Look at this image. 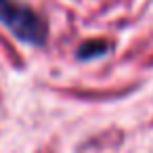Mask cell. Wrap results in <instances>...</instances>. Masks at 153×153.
<instances>
[{
	"mask_svg": "<svg viewBox=\"0 0 153 153\" xmlns=\"http://www.w3.org/2000/svg\"><path fill=\"white\" fill-rule=\"evenodd\" d=\"M0 23L27 44H42L46 40L44 19L15 0H0Z\"/></svg>",
	"mask_w": 153,
	"mask_h": 153,
	"instance_id": "1",
	"label": "cell"
},
{
	"mask_svg": "<svg viewBox=\"0 0 153 153\" xmlns=\"http://www.w3.org/2000/svg\"><path fill=\"white\" fill-rule=\"evenodd\" d=\"M101 53H105V44L94 42V44H84L80 51V57H92V55H101Z\"/></svg>",
	"mask_w": 153,
	"mask_h": 153,
	"instance_id": "2",
	"label": "cell"
}]
</instances>
